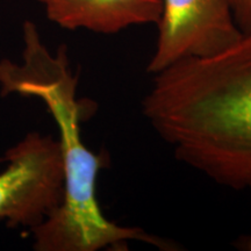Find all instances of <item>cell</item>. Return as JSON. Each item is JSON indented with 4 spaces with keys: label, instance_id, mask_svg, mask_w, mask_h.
Instances as JSON below:
<instances>
[{
    "label": "cell",
    "instance_id": "cell-1",
    "mask_svg": "<svg viewBox=\"0 0 251 251\" xmlns=\"http://www.w3.org/2000/svg\"><path fill=\"white\" fill-rule=\"evenodd\" d=\"M142 114L180 163L251 196V33L152 75Z\"/></svg>",
    "mask_w": 251,
    "mask_h": 251
},
{
    "label": "cell",
    "instance_id": "cell-2",
    "mask_svg": "<svg viewBox=\"0 0 251 251\" xmlns=\"http://www.w3.org/2000/svg\"><path fill=\"white\" fill-rule=\"evenodd\" d=\"M24 62L0 61L2 96L19 93L39 98L57 125L62 151L63 199L61 205L33 231L37 251L124 250L141 242L161 250H177L174 243L139 227H126L106 218L97 198L99 172L107 164L105 153H96L84 143L80 122L87 106L77 97L78 77L74 74L67 47L49 51L31 21L24 24Z\"/></svg>",
    "mask_w": 251,
    "mask_h": 251
},
{
    "label": "cell",
    "instance_id": "cell-3",
    "mask_svg": "<svg viewBox=\"0 0 251 251\" xmlns=\"http://www.w3.org/2000/svg\"><path fill=\"white\" fill-rule=\"evenodd\" d=\"M0 172V221L30 230L61 205L64 187L62 151L50 135L29 133L6 152Z\"/></svg>",
    "mask_w": 251,
    "mask_h": 251
},
{
    "label": "cell",
    "instance_id": "cell-4",
    "mask_svg": "<svg viewBox=\"0 0 251 251\" xmlns=\"http://www.w3.org/2000/svg\"><path fill=\"white\" fill-rule=\"evenodd\" d=\"M157 42L147 72L224 51L243 35L228 0H163Z\"/></svg>",
    "mask_w": 251,
    "mask_h": 251
},
{
    "label": "cell",
    "instance_id": "cell-5",
    "mask_svg": "<svg viewBox=\"0 0 251 251\" xmlns=\"http://www.w3.org/2000/svg\"><path fill=\"white\" fill-rule=\"evenodd\" d=\"M49 20L65 29L117 34L134 26L157 25L163 0H37Z\"/></svg>",
    "mask_w": 251,
    "mask_h": 251
},
{
    "label": "cell",
    "instance_id": "cell-6",
    "mask_svg": "<svg viewBox=\"0 0 251 251\" xmlns=\"http://www.w3.org/2000/svg\"><path fill=\"white\" fill-rule=\"evenodd\" d=\"M228 2L241 31L251 33V0H228Z\"/></svg>",
    "mask_w": 251,
    "mask_h": 251
},
{
    "label": "cell",
    "instance_id": "cell-7",
    "mask_svg": "<svg viewBox=\"0 0 251 251\" xmlns=\"http://www.w3.org/2000/svg\"><path fill=\"white\" fill-rule=\"evenodd\" d=\"M238 246L242 248L243 250L251 251V234L248 235L246 237H242L238 242Z\"/></svg>",
    "mask_w": 251,
    "mask_h": 251
}]
</instances>
